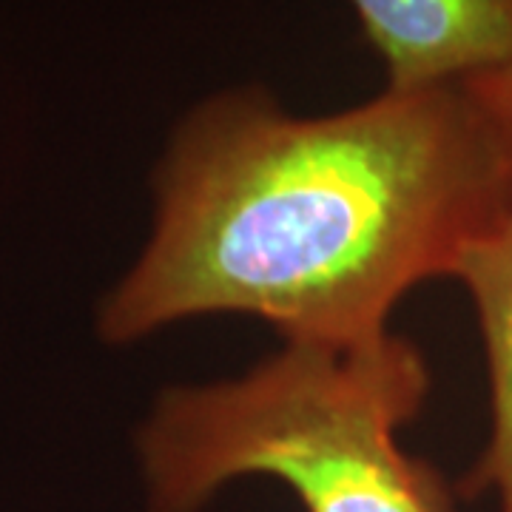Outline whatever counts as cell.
Returning a JSON list of instances; mask_svg holds the SVG:
<instances>
[{
    "label": "cell",
    "mask_w": 512,
    "mask_h": 512,
    "mask_svg": "<svg viewBox=\"0 0 512 512\" xmlns=\"http://www.w3.org/2000/svg\"><path fill=\"white\" fill-rule=\"evenodd\" d=\"M154 194L143 254L97 308L106 345L202 313H251L285 342L373 339L507 214L458 83L319 117L254 86L214 94L171 134Z\"/></svg>",
    "instance_id": "6da1fadb"
},
{
    "label": "cell",
    "mask_w": 512,
    "mask_h": 512,
    "mask_svg": "<svg viewBox=\"0 0 512 512\" xmlns=\"http://www.w3.org/2000/svg\"><path fill=\"white\" fill-rule=\"evenodd\" d=\"M453 279L476 305L493 410L490 441L456 490L461 498L495 495L498 512H512V214L467 242Z\"/></svg>",
    "instance_id": "277c9868"
},
{
    "label": "cell",
    "mask_w": 512,
    "mask_h": 512,
    "mask_svg": "<svg viewBox=\"0 0 512 512\" xmlns=\"http://www.w3.org/2000/svg\"><path fill=\"white\" fill-rule=\"evenodd\" d=\"M387 89L453 86L512 60V0H350Z\"/></svg>",
    "instance_id": "3957f363"
},
{
    "label": "cell",
    "mask_w": 512,
    "mask_h": 512,
    "mask_svg": "<svg viewBox=\"0 0 512 512\" xmlns=\"http://www.w3.org/2000/svg\"><path fill=\"white\" fill-rule=\"evenodd\" d=\"M427 393L424 356L390 330L285 342L239 379L168 387L137 433L146 512H200L248 476L305 512H456V487L399 444Z\"/></svg>",
    "instance_id": "7a4b0ae2"
},
{
    "label": "cell",
    "mask_w": 512,
    "mask_h": 512,
    "mask_svg": "<svg viewBox=\"0 0 512 512\" xmlns=\"http://www.w3.org/2000/svg\"><path fill=\"white\" fill-rule=\"evenodd\" d=\"M481 120L501 174V194L512 214V60L458 83Z\"/></svg>",
    "instance_id": "5b68a950"
}]
</instances>
